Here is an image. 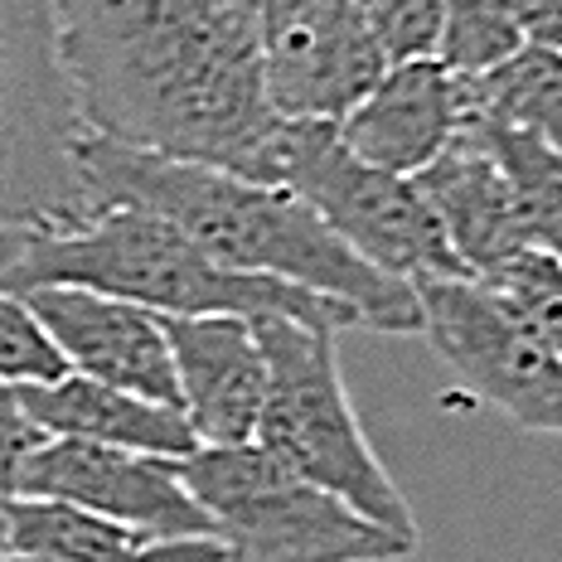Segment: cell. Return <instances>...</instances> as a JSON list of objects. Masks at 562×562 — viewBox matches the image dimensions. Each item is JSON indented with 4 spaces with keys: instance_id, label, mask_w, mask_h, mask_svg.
I'll use <instances>...</instances> for the list:
<instances>
[{
    "instance_id": "44dd1931",
    "label": "cell",
    "mask_w": 562,
    "mask_h": 562,
    "mask_svg": "<svg viewBox=\"0 0 562 562\" xmlns=\"http://www.w3.org/2000/svg\"><path fill=\"white\" fill-rule=\"evenodd\" d=\"M383 64L437 58L441 44V0H359Z\"/></svg>"
},
{
    "instance_id": "2e32d148",
    "label": "cell",
    "mask_w": 562,
    "mask_h": 562,
    "mask_svg": "<svg viewBox=\"0 0 562 562\" xmlns=\"http://www.w3.org/2000/svg\"><path fill=\"white\" fill-rule=\"evenodd\" d=\"M0 553L54 562H228L218 538H150L102 514L34 495H15L0 509Z\"/></svg>"
},
{
    "instance_id": "603a6c76",
    "label": "cell",
    "mask_w": 562,
    "mask_h": 562,
    "mask_svg": "<svg viewBox=\"0 0 562 562\" xmlns=\"http://www.w3.org/2000/svg\"><path fill=\"white\" fill-rule=\"evenodd\" d=\"M509 15L519 25L524 44L562 49V0H509Z\"/></svg>"
},
{
    "instance_id": "5b68a950",
    "label": "cell",
    "mask_w": 562,
    "mask_h": 562,
    "mask_svg": "<svg viewBox=\"0 0 562 562\" xmlns=\"http://www.w3.org/2000/svg\"><path fill=\"white\" fill-rule=\"evenodd\" d=\"M175 475L214 519L228 562H403L417 553V538L355 514L257 441L199 447L175 461Z\"/></svg>"
},
{
    "instance_id": "ba28073f",
    "label": "cell",
    "mask_w": 562,
    "mask_h": 562,
    "mask_svg": "<svg viewBox=\"0 0 562 562\" xmlns=\"http://www.w3.org/2000/svg\"><path fill=\"white\" fill-rule=\"evenodd\" d=\"M422 335L485 407L533 437H562V359L475 277H413Z\"/></svg>"
},
{
    "instance_id": "30bf717a",
    "label": "cell",
    "mask_w": 562,
    "mask_h": 562,
    "mask_svg": "<svg viewBox=\"0 0 562 562\" xmlns=\"http://www.w3.org/2000/svg\"><path fill=\"white\" fill-rule=\"evenodd\" d=\"M20 495L102 514L150 538H214V519L180 485L166 456L44 437L20 471Z\"/></svg>"
},
{
    "instance_id": "52a82bcc",
    "label": "cell",
    "mask_w": 562,
    "mask_h": 562,
    "mask_svg": "<svg viewBox=\"0 0 562 562\" xmlns=\"http://www.w3.org/2000/svg\"><path fill=\"white\" fill-rule=\"evenodd\" d=\"M272 184L306 199L330 233L389 277H465L413 175L379 170L339 140L335 122H281Z\"/></svg>"
},
{
    "instance_id": "ac0fdd59",
    "label": "cell",
    "mask_w": 562,
    "mask_h": 562,
    "mask_svg": "<svg viewBox=\"0 0 562 562\" xmlns=\"http://www.w3.org/2000/svg\"><path fill=\"white\" fill-rule=\"evenodd\" d=\"M524 44L509 15V0H441V44L437 58L461 78H475L509 58Z\"/></svg>"
},
{
    "instance_id": "7c38bea8",
    "label": "cell",
    "mask_w": 562,
    "mask_h": 562,
    "mask_svg": "<svg viewBox=\"0 0 562 562\" xmlns=\"http://www.w3.org/2000/svg\"><path fill=\"white\" fill-rule=\"evenodd\" d=\"M199 447H248L267 397V355L243 315H160Z\"/></svg>"
},
{
    "instance_id": "cb8c5ba5",
    "label": "cell",
    "mask_w": 562,
    "mask_h": 562,
    "mask_svg": "<svg viewBox=\"0 0 562 562\" xmlns=\"http://www.w3.org/2000/svg\"><path fill=\"white\" fill-rule=\"evenodd\" d=\"M0 562H54V558H34V553H0Z\"/></svg>"
},
{
    "instance_id": "7a4b0ae2",
    "label": "cell",
    "mask_w": 562,
    "mask_h": 562,
    "mask_svg": "<svg viewBox=\"0 0 562 562\" xmlns=\"http://www.w3.org/2000/svg\"><path fill=\"white\" fill-rule=\"evenodd\" d=\"M88 214L140 209L194 238L214 262L233 272L277 277L291 286L345 301L364 330L422 335V306L413 281L379 272L330 233L321 214L281 184H262L199 160L136 150L98 132L78 136L74 150Z\"/></svg>"
},
{
    "instance_id": "ffe728a7",
    "label": "cell",
    "mask_w": 562,
    "mask_h": 562,
    "mask_svg": "<svg viewBox=\"0 0 562 562\" xmlns=\"http://www.w3.org/2000/svg\"><path fill=\"white\" fill-rule=\"evenodd\" d=\"M64 373H68L64 355L44 335V325L34 321L25 296L0 291V383L20 389V383H54Z\"/></svg>"
},
{
    "instance_id": "3957f363",
    "label": "cell",
    "mask_w": 562,
    "mask_h": 562,
    "mask_svg": "<svg viewBox=\"0 0 562 562\" xmlns=\"http://www.w3.org/2000/svg\"><path fill=\"white\" fill-rule=\"evenodd\" d=\"M40 286H88L156 315H277L330 335L364 330L345 301L277 277L233 272L175 224L140 209H98L0 238V291L25 296Z\"/></svg>"
},
{
    "instance_id": "9c48e42d",
    "label": "cell",
    "mask_w": 562,
    "mask_h": 562,
    "mask_svg": "<svg viewBox=\"0 0 562 562\" xmlns=\"http://www.w3.org/2000/svg\"><path fill=\"white\" fill-rule=\"evenodd\" d=\"M257 54L281 122H339L389 68L359 0H257Z\"/></svg>"
},
{
    "instance_id": "277c9868",
    "label": "cell",
    "mask_w": 562,
    "mask_h": 562,
    "mask_svg": "<svg viewBox=\"0 0 562 562\" xmlns=\"http://www.w3.org/2000/svg\"><path fill=\"white\" fill-rule=\"evenodd\" d=\"M252 330L267 355V397L252 441L296 475H306L311 485L345 499L355 514L403 538H417L413 505L355 417L345 373L335 359V335L296 321H277V315L252 321Z\"/></svg>"
},
{
    "instance_id": "5bb4252c",
    "label": "cell",
    "mask_w": 562,
    "mask_h": 562,
    "mask_svg": "<svg viewBox=\"0 0 562 562\" xmlns=\"http://www.w3.org/2000/svg\"><path fill=\"white\" fill-rule=\"evenodd\" d=\"M413 184L422 190L431 214H437L465 277L475 281L490 277L499 262H509L514 252L529 248L519 209H514V190L505 170L495 166V156L480 146V136L461 132L431 166L413 175Z\"/></svg>"
},
{
    "instance_id": "4fadbf2b",
    "label": "cell",
    "mask_w": 562,
    "mask_h": 562,
    "mask_svg": "<svg viewBox=\"0 0 562 562\" xmlns=\"http://www.w3.org/2000/svg\"><path fill=\"white\" fill-rule=\"evenodd\" d=\"M335 126L359 160L393 175H417L465 132V78L451 74L441 58L389 64Z\"/></svg>"
},
{
    "instance_id": "9a60e30c",
    "label": "cell",
    "mask_w": 562,
    "mask_h": 562,
    "mask_svg": "<svg viewBox=\"0 0 562 562\" xmlns=\"http://www.w3.org/2000/svg\"><path fill=\"white\" fill-rule=\"evenodd\" d=\"M15 397L44 437L166 456V461H180V456L199 451L194 427L184 422L180 407L146 403V397L122 393L98 379H83V373H64L54 383H20Z\"/></svg>"
},
{
    "instance_id": "8fae6325",
    "label": "cell",
    "mask_w": 562,
    "mask_h": 562,
    "mask_svg": "<svg viewBox=\"0 0 562 562\" xmlns=\"http://www.w3.org/2000/svg\"><path fill=\"white\" fill-rule=\"evenodd\" d=\"M25 306L54 349L64 355L68 373L112 383L122 393H136L146 403L180 407L175 364L166 345V325L156 311L122 296H102L88 286H40L25 291Z\"/></svg>"
},
{
    "instance_id": "7402d4cb",
    "label": "cell",
    "mask_w": 562,
    "mask_h": 562,
    "mask_svg": "<svg viewBox=\"0 0 562 562\" xmlns=\"http://www.w3.org/2000/svg\"><path fill=\"white\" fill-rule=\"evenodd\" d=\"M44 441V431L34 427L20 407V397L10 383H0V509L20 495V471H25L30 451Z\"/></svg>"
},
{
    "instance_id": "8992f818",
    "label": "cell",
    "mask_w": 562,
    "mask_h": 562,
    "mask_svg": "<svg viewBox=\"0 0 562 562\" xmlns=\"http://www.w3.org/2000/svg\"><path fill=\"white\" fill-rule=\"evenodd\" d=\"M83 132L54 0H0V238L88 214L74 166Z\"/></svg>"
},
{
    "instance_id": "6da1fadb",
    "label": "cell",
    "mask_w": 562,
    "mask_h": 562,
    "mask_svg": "<svg viewBox=\"0 0 562 562\" xmlns=\"http://www.w3.org/2000/svg\"><path fill=\"white\" fill-rule=\"evenodd\" d=\"M88 132L272 184L257 0H54Z\"/></svg>"
},
{
    "instance_id": "d6986e66",
    "label": "cell",
    "mask_w": 562,
    "mask_h": 562,
    "mask_svg": "<svg viewBox=\"0 0 562 562\" xmlns=\"http://www.w3.org/2000/svg\"><path fill=\"white\" fill-rule=\"evenodd\" d=\"M480 281H485L509 311H519L524 321L543 335V345L562 359V262L553 252L524 248Z\"/></svg>"
},
{
    "instance_id": "e0dca14e",
    "label": "cell",
    "mask_w": 562,
    "mask_h": 562,
    "mask_svg": "<svg viewBox=\"0 0 562 562\" xmlns=\"http://www.w3.org/2000/svg\"><path fill=\"white\" fill-rule=\"evenodd\" d=\"M514 126L562 150V49L519 44L495 68L465 78V126Z\"/></svg>"
}]
</instances>
